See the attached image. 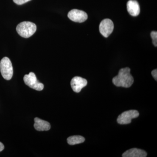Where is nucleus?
Wrapping results in <instances>:
<instances>
[{
  "instance_id": "nucleus-8",
  "label": "nucleus",
  "mask_w": 157,
  "mask_h": 157,
  "mask_svg": "<svg viewBox=\"0 0 157 157\" xmlns=\"http://www.w3.org/2000/svg\"><path fill=\"white\" fill-rule=\"evenodd\" d=\"M87 84V80L79 76L73 77L71 81V87L76 93L80 92L81 90L86 86Z\"/></svg>"
},
{
  "instance_id": "nucleus-1",
  "label": "nucleus",
  "mask_w": 157,
  "mask_h": 157,
  "mask_svg": "<svg viewBox=\"0 0 157 157\" xmlns=\"http://www.w3.org/2000/svg\"><path fill=\"white\" fill-rule=\"evenodd\" d=\"M130 72L131 69L128 67L121 69L117 76L113 78V83L117 87H131L134 79Z\"/></svg>"
},
{
  "instance_id": "nucleus-16",
  "label": "nucleus",
  "mask_w": 157,
  "mask_h": 157,
  "mask_svg": "<svg viewBox=\"0 0 157 157\" xmlns=\"http://www.w3.org/2000/svg\"><path fill=\"white\" fill-rule=\"evenodd\" d=\"M4 147H4V144L2 142H0V152L2 151L4 149Z\"/></svg>"
},
{
  "instance_id": "nucleus-6",
  "label": "nucleus",
  "mask_w": 157,
  "mask_h": 157,
  "mask_svg": "<svg viewBox=\"0 0 157 157\" xmlns=\"http://www.w3.org/2000/svg\"><path fill=\"white\" fill-rule=\"evenodd\" d=\"M114 29V25L111 20L106 18L102 21L99 26V30L102 36L107 38L112 33Z\"/></svg>"
},
{
  "instance_id": "nucleus-9",
  "label": "nucleus",
  "mask_w": 157,
  "mask_h": 157,
  "mask_svg": "<svg viewBox=\"0 0 157 157\" xmlns=\"http://www.w3.org/2000/svg\"><path fill=\"white\" fill-rule=\"evenodd\" d=\"M127 10L130 15L137 16L140 12L139 4L136 0H129L127 4Z\"/></svg>"
},
{
  "instance_id": "nucleus-3",
  "label": "nucleus",
  "mask_w": 157,
  "mask_h": 157,
  "mask_svg": "<svg viewBox=\"0 0 157 157\" xmlns=\"http://www.w3.org/2000/svg\"><path fill=\"white\" fill-rule=\"evenodd\" d=\"M0 70L3 78L10 80L13 75V69L11 60L7 57L3 58L0 62Z\"/></svg>"
},
{
  "instance_id": "nucleus-4",
  "label": "nucleus",
  "mask_w": 157,
  "mask_h": 157,
  "mask_svg": "<svg viewBox=\"0 0 157 157\" xmlns=\"http://www.w3.org/2000/svg\"><path fill=\"white\" fill-rule=\"evenodd\" d=\"M23 79L25 84L33 89L41 91L44 88V85L37 80L36 75L33 72L25 75Z\"/></svg>"
},
{
  "instance_id": "nucleus-12",
  "label": "nucleus",
  "mask_w": 157,
  "mask_h": 157,
  "mask_svg": "<svg viewBox=\"0 0 157 157\" xmlns=\"http://www.w3.org/2000/svg\"><path fill=\"white\" fill-rule=\"evenodd\" d=\"M85 140V139L84 137L79 135L70 136L67 139L68 143L71 145L83 143L84 142Z\"/></svg>"
},
{
  "instance_id": "nucleus-14",
  "label": "nucleus",
  "mask_w": 157,
  "mask_h": 157,
  "mask_svg": "<svg viewBox=\"0 0 157 157\" xmlns=\"http://www.w3.org/2000/svg\"><path fill=\"white\" fill-rule=\"evenodd\" d=\"M30 1L31 0H13V2L17 5H21Z\"/></svg>"
},
{
  "instance_id": "nucleus-7",
  "label": "nucleus",
  "mask_w": 157,
  "mask_h": 157,
  "mask_svg": "<svg viewBox=\"0 0 157 157\" xmlns=\"http://www.w3.org/2000/svg\"><path fill=\"white\" fill-rule=\"evenodd\" d=\"M68 17L74 22L82 23L87 19V14L84 11L78 9H73L69 11Z\"/></svg>"
},
{
  "instance_id": "nucleus-15",
  "label": "nucleus",
  "mask_w": 157,
  "mask_h": 157,
  "mask_svg": "<svg viewBox=\"0 0 157 157\" xmlns=\"http://www.w3.org/2000/svg\"><path fill=\"white\" fill-rule=\"evenodd\" d=\"M151 74L153 77L154 78L156 81L157 80V69L153 70L151 72Z\"/></svg>"
},
{
  "instance_id": "nucleus-10",
  "label": "nucleus",
  "mask_w": 157,
  "mask_h": 157,
  "mask_svg": "<svg viewBox=\"0 0 157 157\" xmlns=\"http://www.w3.org/2000/svg\"><path fill=\"white\" fill-rule=\"evenodd\" d=\"M35 124L34 127L35 129L38 131H47L50 130L51 126L49 123L41 119L36 117L34 119Z\"/></svg>"
},
{
  "instance_id": "nucleus-11",
  "label": "nucleus",
  "mask_w": 157,
  "mask_h": 157,
  "mask_svg": "<svg viewBox=\"0 0 157 157\" xmlns=\"http://www.w3.org/2000/svg\"><path fill=\"white\" fill-rule=\"evenodd\" d=\"M147 155L146 152L136 148L130 149L124 153L123 157H146Z\"/></svg>"
},
{
  "instance_id": "nucleus-2",
  "label": "nucleus",
  "mask_w": 157,
  "mask_h": 157,
  "mask_svg": "<svg viewBox=\"0 0 157 157\" xmlns=\"http://www.w3.org/2000/svg\"><path fill=\"white\" fill-rule=\"evenodd\" d=\"M37 29L36 25L30 21H23L21 22L16 27L17 33L21 36L25 38H28L35 33Z\"/></svg>"
},
{
  "instance_id": "nucleus-13",
  "label": "nucleus",
  "mask_w": 157,
  "mask_h": 157,
  "mask_svg": "<svg viewBox=\"0 0 157 157\" xmlns=\"http://www.w3.org/2000/svg\"><path fill=\"white\" fill-rule=\"evenodd\" d=\"M151 36L152 39V43L155 47L157 46V32L152 31L151 33Z\"/></svg>"
},
{
  "instance_id": "nucleus-5",
  "label": "nucleus",
  "mask_w": 157,
  "mask_h": 157,
  "mask_svg": "<svg viewBox=\"0 0 157 157\" xmlns=\"http://www.w3.org/2000/svg\"><path fill=\"white\" fill-rule=\"evenodd\" d=\"M139 112L136 110H129L125 111L119 116L117 119L118 123L120 124H127L132 122V119L139 116Z\"/></svg>"
}]
</instances>
